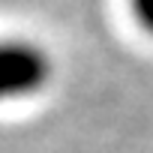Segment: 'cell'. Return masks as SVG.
Returning <instances> with one entry per match:
<instances>
[{"label":"cell","instance_id":"6da1fadb","mask_svg":"<svg viewBox=\"0 0 153 153\" xmlns=\"http://www.w3.org/2000/svg\"><path fill=\"white\" fill-rule=\"evenodd\" d=\"M51 57L30 39H0V102L36 96L51 81Z\"/></svg>","mask_w":153,"mask_h":153},{"label":"cell","instance_id":"7a4b0ae2","mask_svg":"<svg viewBox=\"0 0 153 153\" xmlns=\"http://www.w3.org/2000/svg\"><path fill=\"white\" fill-rule=\"evenodd\" d=\"M129 9H132V18L138 21V27L153 36V0H129Z\"/></svg>","mask_w":153,"mask_h":153}]
</instances>
